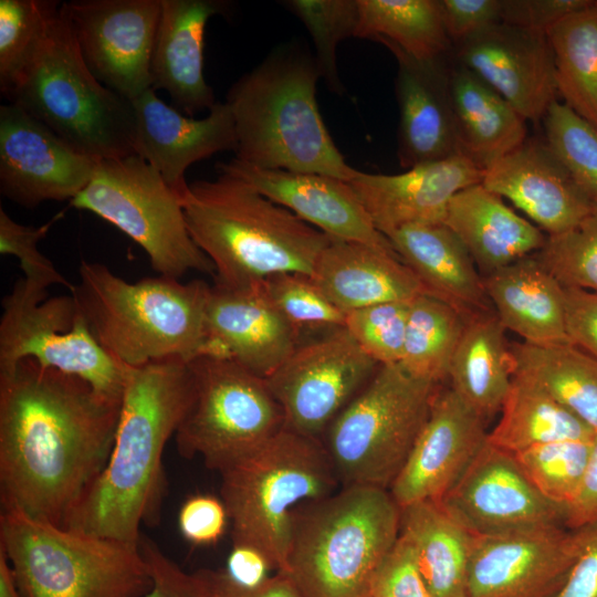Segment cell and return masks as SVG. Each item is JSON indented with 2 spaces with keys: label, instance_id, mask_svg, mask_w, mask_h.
Wrapping results in <instances>:
<instances>
[{
  "label": "cell",
  "instance_id": "obj_39",
  "mask_svg": "<svg viewBox=\"0 0 597 597\" xmlns=\"http://www.w3.org/2000/svg\"><path fill=\"white\" fill-rule=\"evenodd\" d=\"M467 318L446 302L427 293L409 303L402 358L410 376L439 385L448 379Z\"/></svg>",
  "mask_w": 597,
  "mask_h": 597
},
{
  "label": "cell",
  "instance_id": "obj_16",
  "mask_svg": "<svg viewBox=\"0 0 597 597\" xmlns=\"http://www.w3.org/2000/svg\"><path fill=\"white\" fill-rule=\"evenodd\" d=\"M582 548L564 525L473 535L468 597H556Z\"/></svg>",
  "mask_w": 597,
  "mask_h": 597
},
{
  "label": "cell",
  "instance_id": "obj_5",
  "mask_svg": "<svg viewBox=\"0 0 597 597\" xmlns=\"http://www.w3.org/2000/svg\"><path fill=\"white\" fill-rule=\"evenodd\" d=\"M70 292L98 344L125 367L167 359L186 363L206 353L210 286L164 275L130 283L106 265L82 261Z\"/></svg>",
  "mask_w": 597,
  "mask_h": 597
},
{
  "label": "cell",
  "instance_id": "obj_36",
  "mask_svg": "<svg viewBox=\"0 0 597 597\" xmlns=\"http://www.w3.org/2000/svg\"><path fill=\"white\" fill-rule=\"evenodd\" d=\"M595 432L530 379L513 375L488 442L511 453L563 440H589Z\"/></svg>",
  "mask_w": 597,
  "mask_h": 597
},
{
  "label": "cell",
  "instance_id": "obj_11",
  "mask_svg": "<svg viewBox=\"0 0 597 597\" xmlns=\"http://www.w3.org/2000/svg\"><path fill=\"white\" fill-rule=\"evenodd\" d=\"M70 206L98 216L134 240L159 275L179 280L189 271H214L188 231L179 196L136 154L97 161Z\"/></svg>",
  "mask_w": 597,
  "mask_h": 597
},
{
  "label": "cell",
  "instance_id": "obj_33",
  "mask_svg": "<svg viewBox=\"0 0 597 597\" xmlns=\"http://www.w3.org/2000/svg\"><path fill=\"white\" fill-rule=\"evenodd\" d=\"M512 378L510 345L494 311L469 317L451 360V388L486 421L501 411Z\"/></svg>",
  "mask_w": 597,
  "mask_h": 597
},
{
  "label": "cell",
  "instance_id": "obj_27",
  "mask_svg": "<svg viewBox=\"0 0 597 597\" xmlns=\"http://www.w3.org/2000/svg\"><path fill=\"white\" fill-rule=\"evenodd\" d=\"M153 49L151 88L164 90L172 107L187 116L210 111L217 103L203 74L205 30L209 19L224 12L219 0H160Z\"/></svg>",
  "mask_w": 597,
  "mask_h": 597
},
{
  "label": "cell",
  "instance_id": "obj_9",
  "mask_svg": "<svg viewBox=\"0 0 597 597\" xmlns=\"http://www.w3.org/2000/svg\"><path fill=\"white\" fill-rule=\"evenodd\" d=\"M8 101L97 161L135 154L132 101L91 73L61 9Z\"/></svg>",
  "mask_w": 597,
  "mask_h": 597
},
{
  "label": "cell",
  "instance_id": "obj_26",
  "mask_svg": "<svg viewBox=\"0 0 597 597\" xmlns=\"http://www.w3.org/2000/svg\"><path fill=\"white\" fill-rule=\"evenodd\" d=\"M391 53L398 64L395 90L400 166L409 169L459 154L447 55L419 61Z\"/></svg>",
  "mask_w": 597,
  "mask_h": 597
},
{
  "label": "cell",
  "instance_id": "obj_10",
  "mask_svg": "<svg viewBox=\"0 0 597 597\" xmlns=\"http://www.w3.org/2000/svg\"><path fill=\"white\" fill-rule=\"evenodd\" d=\"M437 390L438 385L410 376L399 364L377 368L325 431L323 444L343 486L389 490Z\"/></svg>",
  "mask_w": 597,
  "mask_h": 597
},
{
  "label": "cell",
  "instance_id": "obj_13",
  "mask_svg": "<svg viewBox=\"0 0 597 597\" xmlns=\"http://www.w3.org/2000/svg\"><path fill=\"white\" fill-rule=\"evenodd\" d=\"M0 376L23 359L85 380L98 395L121 402L127 367L94 338L72 295L46 291L19 279L2 300Z\"/></svg>",
  "mask_w": 597,
  "mask_h": 597
},
{
  "label": "cell",
  "instance_id": "obj_54",
  "mask_svg": "<svg viewBox=\"0 0 597 597\" xmlns=\"http://www.w3.org/2000/svg\"><path fill=\"white\" fill-rule=\"evenodd\" d=\"M139 547L148 564L153 586L143 597H199L192 574L184 572L145 536Z\"/></svg>",
  "mask_w": 597,
  "mask_h": 597
},
{
  "label": "cell",
  "instance_id": "obj_34",
  "mask_svg": "<svg viewBox=\"0 0 597 597\" xmlns=\"http://www.w3.org/2000/svg\"><path fill=\"white\" fill-rule=\"evenodd\" d=\"M400 534L411 545L432 597H468L473 534L434 502L400 507Z\"/></svg>",
  "mask_w": 597,
  "mask_h": 597
},
{
  "label": "cell",
  "instance_id": "obj_14",
  "mask_svg": "<svg viewBox=\"0 0 597 597\" xmlns=\"http://www.w3.org/2000/svg\"><path fill=\"white\" fill-rule=\"evenodd\" d=\"M379 366L345 327H338L300 343L265 381L281 407L284 427L321 439Z\"/></svg>",
  "mask_w": 597,
  "mask_h": 597
},
{
  "label": "cell",
  "instance_id": "obj_20",
  "mask_svg": "<svg viewBox=\"0 0 597 597\" xmlns=\"http://www.w3.org/2000/svg\"><path fill=\"white\" fill-rule=\"evenodd\" d=\"M452 49L457 64L494 88L526 121L543 119L557 101L554 55L545 33L499 22Z\"/></svg>",
  "mask_w": 597,
  "mask_h": 597
},
{
  "label": "cell",
  "instance_id": "obj_29",
  "mask_svg": "<svg viewBox=\"0 0 597 597\" xmlns=\"http://www.w3.org/2000/svg\"><path fill=\"white\" fill-rule=\"evenodd\" d=\"M388 240L427 294L451 305L467 320L491 311L474 261L444 223L406 226Z\"/></svg>",
  "mask_w": 597,
  "mask_h": 597
},
{
  "label": "cell",
  "instance_id": "obj_58",
  "mask_svg": "<svg viewBox=\"0 0 597 597\" xmlns=\"http://www.w3.org/2000/svg\"><path fill=\"white\" fill-rule=\"evenodd\" d=\"M0 597H24L20 590L13 569L0 549Z\"/></svg>",
  "mask_w": 597,
  "mask_h": 597
},
{
  "label": "cell",
  "instance_id": "obj_48",
  "mask_svg": "<svg viewBox=\"0 0 597 597\" xmlns=\"http://www.w3.org/2000/svg\"><path fill=\"white\" fill-rule=\"evenodd\" d=\"M369 594L375 597H432L420 574L412 547L400 533L374 574Z\"/></svg>",
  "mask_w": 597,
  "mask_h": 597
},
{
  "label": "cell",
  "instance_id": "obj_7",
  "mask_svg": "<svg viewBox=\"0 0 597 597\" xmlns=\"http://www.w3.org/2000/svg\"><path fill=\"white\" fill-rule=\"evenodd\" d=\"M220 474L233 546L255 551L280 573L295 510L335 493L341 483L321 439L285 427Z\"/></svg>",
  "mask_w": 597,
  "mask_h": 597
},
{
  "label": "cell",
  "instance_id": "obj_46",
  "mask_svg": "<svg viewBox=\"0 0 597 597\" xmlns=\"http://www.w3.org/2000/svg\"><path fill=\"white\" fill-rule=\"evenodd\" d=\"M410 302H387L346 313L345 328L377 364L402 358Z\"/></svg>",
  "mask_w": 597,
  "mask_h": 597
},
{
  "label": "cell",
  "instance_id": "obj_41",
  "mask_svg": "<svg viewBox=\"0 0 597 597\" xmlns=\"http://www.w3.org/2000/svg\"><path fill=\"white\" fill-rule=\"evenodd\" d=\"M589 440H563L513 453L534 488L564 511L576 499L590 451Z\"/></svg>",
  "mask_w": 597,
  "mask_h": 597
},
{
  "label": "cell",
  "instance_id": "obj_52",
  "mask_svg": "<svg viewBox=\"0 0 597 597\" xmlns=\"http://www.w3.org/2000/svg\"><path fill=\"white\" fill-rule=\"evenodd\" d=\"M452 46L501 21L502 0H440Z\"/></svg>",
  "mask_w": 597,
  "mask_h": 597
},
{
  "label": "cell",
  "instance_id": "obj_4",
  "mask_svg": "<svg viewBox=\"0 0 597 597\" xmlns=\"http://www.w3.org/2000/svg\"><path fill=\"white\" fill-rule=\"evenodd\" d=\"M316 62L297 42L274 49L228 91L235 125V158L265 169L311 172L349 181L347 164L316 100Z\"/></svg>",
  "mask_w": 597,
  "mask_h": 597
},
{
  "label": "cell",
  "instance_id": "obj_43",
  "mask_svg": "<svg viewBox=\"0 0 597 597\" xmlns=\"http://www.w3.org/2000/svg\"><path fill=\"white\" fill-rule=\"evenodd\" d=\"M542 121L545 143L584 193L597 202V129L558 101Z\"/></svg>",
  "mask_w": 597,
  "mask_h": 597
},
{
  "label": "cell",
  "instance_id": "obj_23",
  "mask_svg": "<svg viewBox=\"0 0 597 597\" xmlns=\"http://www.w3.org/2000/svg\"><path fill=\"white\" fill-rule=\"evenodd\" d=\"M132 103L134 153L177 195L188 185L185 172L189 166L216 153L237 148L234 119L226 102H217L202 118L187 116L167 105L153 88Z\"/></svg>",
  "mask_w": 597,
  "mask_h": 597
},
{
  "label": "cell",
  "instance_id": "obj_2",
  "mask_svg": "<svg viewBox=\"0 0 597 597\" xmlns=\"http://www.w3.org/2000/svg\"><path fill=\"white\" fill-rule=\"evenodd\" d=\"M193 397L188 363L167 359L127 367L121 413L107 462L63 527L132 544L142 524L159 519L165 447Z\"/></svg>",
  "mask_w": 597,
  "mask_h": 597
},
{
  "label": "cell",
  "instance_id": "obj_18",
  "mask_svg": "<svg viewBox=\"0 0 597 597\" xmlns=\"http://www.w3.org/2000/svg\"><path fill=\"white\" fill-rule=\"evenodd\" d=\"M96 165L19 106H0V192L10 201L28 209L71 201Z\"/></svg>",
  "mask_w": 597,
  "mask_h": 597
},
{
  "label": "cell",
  "instance_id": "obj_49",
  "mask_svg": "<svg viewBox=\"0 0 597 597\" xmlns=\"http://www.w3.org/2000/svg\"><path fill=\"white\" fill-rule=\"evenodd\" d=\"M230 522L221 498L212 494L189 496L178 513V526L185 540L193 545L216 544Z\"/></svg>",
  "mask_w": 597,
  "mask_h": 597
},
{
  "label": "cell",
  "instance_id": "obj_31",
  "mask_svg": "<svg viewBox=\"0 0 597 597\" xmlns=\"http://www.w3.org/2000/svg\"><path fill=\"white\" fill-rule=\"evenodd\" d=\"M482 283L505 331L536 346L570 343L564 287L534 254L482 276Z\"/></svg>",
  "mask_w": 597,
  "mask_h": 597
},
{
  "label": "cell",
  "instance_id": "obj_32",
  "mask_svg": "<svg viewBox=\"0 0 597 597\" xmlns=\"http://www.w3.org/2000/svg\"><path fill=\"white\" fill-rule=\"evenodd\" d=\"M450 91L459 154L483 171L526 140V119L468 69L451 66Z\"/></svg>",
  "mask_w": 597,
  "mask_h": 597
},
{
  "label": "cell",
  "instance_id": "obj_47",
  "mask_svg": "<svg viewBox=\"0 0 597 597\" xmlns=\"http://www.w3.org/2000/svg\"><path fill=\"white\" fill-rule=\"evenodd\" d=\"M62 217L63 212H60L39 227L24 226L14 221L0 207V253L15 256L24 273V280L45 291L55 284L65 285L70 290L73 285L38 249L40 240L46 235L53 223Z\"/></svg>",
  "mask_w": 597,
  "mask_h": 597
},
{
  "label": "cell",
  "instance_id": "obj_44",
  "mask_svg": "<svg viewBox=\"0 0 597 597\" xmlns=\"http://www.w3.org/2000/svg\"><path fill=\"white\" fill-rule=\"evenodd\" d=\"M534 255L563 287L597 293V202L574 228L547 235Z\"/></svg>",
  "mask_w": 597,
  "mask_h": 597
},
{
  "label": "cell",
  "instance_id": "obj_38",
  "mask_svg": "<svg viewBox=\"0 0 597 597\" xmlns=\"http://www.w3.org/2000/svg\"><path fill=\"white\" fill-rule=\"evenodd\" d=\"M547 38L557 94L597 129V1L563 18Z\"/></svg>",
  "mask_w": 597,
  "mask_h": 597
},
{
  "label": "cell",
  "instance_id": "obj_56",
  "mask_svg": "<svg viewBox=\"0 0 597 597\" xmlns=\"http://www.w3.org/2000/svg\"><path fill=\"white\" fill-rule=\"evenodd\" d=\"M597 523V432L590 441L586 471L574 502L565 510L564 524L575 530Z\"/></svg>",
  "mask_w": 597,
  "mask_h": 597
},
{
  "label": "cell",
  "instance_id": "obj_51",
  "mask_svg": "<svg viewBox=\"0 0 597 597\" xmlns=\"http://www.w3.org/2000/svg\"><path fill=\"white\" fill-rule=\"evenodd\" d=\"M591 2L593 0H502L501 21L547 34L563 18Z\"/></svg>",
  "mask_w": 597,
  "mask_h": 597
},
{
  "label": "cell",
  "instance_id": "obj_3",
  "mask_svg": "<svg viewBox=\"0 0 597 597\" xmlns=\"http://www.w3.org/2000/svg\"><path fill=\"white\" fill-rule=\"evenodd\" d=\"M178 196L188 231L223 286H249L280 273L310 276L333 240L227 172L188 184Z\"/></svg>",
  "mask_w": 597,
  "mask_h": 597
},
{
  "label": "cell",
  "instance_id": "obj_17",
  "mask_svg": "<svg viewBox=\"0 0 597 597\" xmlns=\"http://www.w3.org/2000/svg\"><path fill=\"white\" fill-rule=\"evenodd\" d=\"M439 504L473 535L564 525V511L530 482L513 453L486 442Z\"/></svg>",
  "mask_w": 597,
  "mask_h": 597
},
{
  "label": "cell",
  "instance_id": "obj_28",
  "mask_svg": "<svg viewBox=\"0 0 597 597\" xmlns=\"http://www.w3.org/2000/svg\"><path fill=\"white\" fill-rule=\"evenodd\" d=\"M341 311L387 302H410L426 293L394 250L356 241L332 240L310 275Z\"/></svg>",
  "mask_w": 597,
  "mask_h": 597
},
{
  "label": "cell",
  "instance_id": "obj_12",
  "mask_svg": "<svg viewBox=\"0 0 597 597\" xmlns=\"http://www.w3.org/2000/svg\"><path fill=\"white\" fill-rule=\"evenodd\" d=\"M188 365L193 397L175 433L182 457H200L208 469L222 472L284 427L264 378L224 357L202 355Z\"/></svg>",
  "mask_w": 597,
  "mask_h": 597
},
{
  "label": "cell",
  "instance_id": "obj_1",
  "mask_svg": "<svg viewBox=\"0 0 597 597\" xmlns=\"http://www.w3.org/2000/svg\"><path fill=\"white\" fill-rule=\"evenodd\" d=\"M119 413L121 402L31 358L0 376L2 507L63 527L107 462Z\"/></svg>",
  "mask_w": 597,
  "mask_h": 597
},
{
  "label": "cell",
  "instance_id": "obj_35",
  "mask_svg": "<svg viewBox=\"0 0 597 597\" xmlns=\"http://www.w3.org/2000/svg\"><path fill=\"white\" fill-rule=\"evenodd\" d=\"M513 375L530 379L597 432V360L572 343L510 345Z\"/></svg>",
  "mask_w": 597,
  "mask_h": 597
},
{
  "label": "cell",
  "instance_id": "obj_42",
  "mask_svg": "<svg viewBox=\"0 0 597 597\" xmlns=\"http://www.w3.org/2000/svg\"><path fill=\"white\" fill-rule=\"evenodd\" d=\"M281 4L308 31L321 77L332 91L342 93L336 51L342 41L355 38L359 19L358 0H285Z\"/></svg>",
  "mask_w": 597,
  "mask_h": 597
},
{
  "label": "cell",
  "instance_id": "obj_57",
  "mask_svg": "<svg viewBox=\"0 0 597 597\" xmlns=\"http://www.w3.org/2000/svg\"><path fill=\"white\" fill-rule=\"evenodd\" d=\"M268 568L270 567L265 559L255 551L233 546L226 572L237 582L252 585L268 577L265 576Z\"/></svg>",
  "mask_w": 597,
  "mask_h": 597
},
{
  "label": "cell",
  "instance_id": "obj_25",
  "mask_svg": "<svg viewBox=\"0 0 597 597\" xmlns=\"http://www.w3.org/2000/svg\"><path fill=\"white\" fill-rule=\"evenodd\" d=\"M481 184L509 199L547 235L574 228L595 205L545 140L534 138L489 167Z\"/></svg>",
  "mask_w": 597,
  "mask_h": 597
},
{
  "label": "cell",
  "instance_id": "obj_37",
  "mask_svg": "<svg viewBox=\"0 0 597 597\" xmlns=\"http://www.w3.org/2000/svg\"><path fill=\"white\" fill-rule=\"evenodd\" d=\"M358 7L355 38L419 61L446 56L452 49L440 0H358Z\"/></svg>",
  "mask_w": 597,
  "mask_h": 597
},
{
  "label": "cell",
  "instance_id": "obj_50",
  "mask_svg": "<svg viewBox=\"0 0 597 597\" xmlns=\"http://www.w3.org/2000/svg\"><path fill=\"white\" fill-rule=\"evenodd\" d=\"M192 577L199 597H301L291 579L280 572L252 585L237 582L226 569H199Z\"/></svg>",
  "mask_w": 597,
  "mask_h": 597
},
{
  "label": "cell",
  "instance_id": "obj_21",
  "mask_svg": "<svg viewBox=\"0 0 597 597\" xmlns=\"http://www.w3.org/2000/svg\"><path fill=\"white\" fill-rule=\"evenodd\" d=\"M205 355L229 358L268 378L300 344V331L272 304L262 283L210 286Z\"/></svg>",
  "mask_w": 597,
  "mask_h": 597
},
{
  "label": "cell",
  "instance_id": "obj_8",
  "mask_svg": "<svg viewBox=\"0 0 597 597\" xmlns=\"http://www.w3.org/2000/svg\"><path fill=\"white\" fill-rule=\"evenodd\" d=\"M0 549L24 597H143L153 586L138 544L101 537L2 507Z\"/></svg>",
  "mask_w": 597,
  "mask_h": 597
},
{
  "label": "cell",
  "instance_id": "obj_59",
  "mask_svg": "<svg viewBox=\"0 0 597 597\" xmlns=\"http://www.w3.org/2000/svg\"><path fill=\"white\" fill-rule=\"evenodd\" d=\"M365 597H375V596H373V595L368 594V595H366Z\"/></svg>",
  "mask_w": 597,
  "mask_h": 597
},
{
  "label": "cell",
  "instance_id": "obj_45",
  "mask_svg": "<svg viewBox=\"0 0 597 597\" xmlns=\"http://www.w3.org/2000/svg\"><path fill=\"white\" fill-rule=\"evenodd\" d=\"M261 283L272 304L300 333L345 326L346 313L335 306L308 275L280 273Z\"/></svg>",
  "mask_w": 597,
  "mask_h": 597
},
{
  "label": "cell",
  "instance_id": "obj_55",
  "mask_svg": "<svg viewBox=\"0 0 597 597\" xmlns=\"http://www.w3.org/2000/svg\"><path fill=\"white\" fill-rule=\"evenodd\" d=\"M580 531V553L556 597H597V523Z\"/></svg>",
  "mask_w": 597,
  "mask_h": 597
},
{
  "label": "cell",
  "instance_id": "obj_19",
  "mask_svg": "<svg viewBox=\"0 0 597 597\" xmlns=\"http://www.w3.org/2000/svg\"><path fill=\"white\" fill-rule=\"evenodd\" d=\"M488 442L485 420L450 387L437 390L428 419L389 488L399 507L439 503Z\"/></svg>",
  "mask_w": 597,
  "mask_h": 597
},
{
  "label": "cell",
  "instance_id": "obj_22",
  "mask_svg": "<svg viewBox=\"0 0 597 597\" xmlns=\"http://www.w3.org/2000/svg\"><path fill=\"white\" fill-rule=\"evenodd\" d=\"M484 171L461 154L399 174L358 170L348 184L375 228L387 239L410 224L443 223L455 193L482 182Z\"/></svg>",
  "mask_w": 597,
  "mask_h": 597
},
{
  "label": "cell",
  "instance_id": "obj_15",
  "mask_svg": "<svg viewBox=\"0 0 597 597\" xmlns=\"http://www.w3.org/2000/svg\"><path fill=\"white\" fill-rule=\"evenodd\" d=\"M60 9L97 81L129 101L151 88L160 0H73Z\"/></svg>",
  "mask_w": 597,
  "mask_h": 597
},
{
  "label": "cell",
  "instance_id": "obj_24",
  "mask_svg": "<svg viewBox=\"0 0 597 597\" xmlns=\"http://www.w3.org/2000/svg\"><path fill=\"white\" fill-rule=\"evenodd\" d=\"M333 240L394 250L373 224L348 181L311 172L265 169L235 157L217 165Z\"/></svg>",
  "mask_w": 597,
  "mask_h": 597
},
{
  "label": "cell",
  "instance_id": "obj_30",
  "mask_svg": "<svg viewBox=\"0 0 597 597\" xmlns=\"http://www.w3.org/2000/svg\"><path fill=\"white\" fill-rule=\"evenodd\" d=\"M443 223L485 275L537 253L547 239L537 226L517 214L481 182L453 196Z\"/></svg>",
  "mask_w": 597,
  "mask_h": 597
},
{
  "label": "cell",
  "instance_id": "obj_53",
  "mask_svg": "<svg viewBox=\"0 0 597 597\" xmlns=\"http://www.w3.org/2000/svg\"><path fill=\"white\" fill-rule=\"evenodd\" d=\"M564 304L569 342L597 360V293L564 287Z\"/></svg>",
  "mask_w": 597,
  "mask_h": 597
},
{
  "label": "cell",
  "instance_id": "obj_40",
  "mask_svg": "<svg viewBox=\"0 0 597 597\" xmlns=\"http://www.w3.org/2000/svg\"><path fill=\"white\" fill-rule=\"evenodd\" d=\"M61 3L0 0V92L8 100L43 43Z\"/></svg>",
  "mask_w": 597,
  "mask_h": 597
},
{
  "label": "cell",
  "instance_id": "obj_6",
  "mask_svg": "<svg viewBox=\"0 0 597 597\" xmlns=\"http://www.w3.org/2000/svg\"><path fill=\"white\" fill-rule=\"evenodd\" d=\"M399 533L389 490L343 486L295 510L283 574L301 597H365Z\"/></svg>",
  "mask_w": 597,
  "mask_h": 597
}]
</instances>
